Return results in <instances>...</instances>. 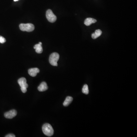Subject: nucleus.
I'll list each match as a JSON object with an SVG mask.
<instances>
[{
  "label": "nucleus",
  "instance_id": "nucleus-1",
  "mask_svg": "<svg viewBox=\"0 0 137 137\" xmlns=\"http://www.w3.org/2000/svg\"><path fill=\"white\" fill-rule=\"evenodd\" d=\"M42 131L44 133L48 136H53L54 134V130L53 127L49 124H45L43 125L42 128Z\"/></svg>",
  "mask_w": 137,
  "mask_h": 137
},
{
  "label": "nucleus",
  "instance_id": "nucleus-2",
  "mask_svg": "<svg viewBox=\"0 0 137 137\" xmlns=\"http://www.w3.org/2000/svg\"><path fill=\"white\" fill-rule=\"evenodd\" d=\"M19 26L21 31L28 32L32 31L35 29L34 25L31 23L21 24Z\"/></svg>",
  "mask_w": 137,
  "mask_h": 137
},
{
  "label": "nucleus",
  "instance_id": "nucleus-3",
  "mask_svg": "<svg viewBox=\"0 0 137 137\" xmlns=\"http://www.w3.org/2000/svg\"><path fill=\"white\" fill-rule=\"evenodd\" d=\"M59 55L57 53H53L51 54L49 57V62L52 66H57V62L59 59Z\"/></svg>",
  "mask_w": 137,
  "mask_h": 137
},
{
  "label": "nucleus",
  "instance_id": "nucleus-4",
  "mask_svg": "<svg viewBox=\"0 0 137 137\" xmlns=\"http://www.w3.org/2000/svg\"><path fill=\"white\" fill-rule=\"evenodd\" d=\"M19 85L21 87V89L23 93L27 92V88H28V85L27 83L26 79L24 77L20 78L18 81Z\"/></svg>",
  "mask_w": 137,
  "mask_h": 137
},
{
  "label": "nucleus",
  "instance_id": "nucleus-5",
  "mask_svg": "<svg viewBox=\"0 0 137 137\" xmlns=\"http://www.w3.org/2000/svg\"><path fill=\"white\" fill-rule=\"evenodd\" d=\"M46 16V18L50 22L54 23L57 20V16L53 13L51 10L49 9L47 10Z\"/></svg>",
  "mask_w": 137,
  "mask_h": 137
},
{
  "label": "nucleus",
  "instance_id": "nucleus-6",
  "mask_svg": "<svg viewBox=\"0 0 137 137\" xmlns=\"http://www.w3.org/2000/svg\"><path fill=\"white\" fill-rule=\"evenodd\" d=\"M17 115V111L14 109L10 110L4 114V116L6 119H12Z\"/></svg>",
  "mask_w": 137,
  "mask_h": 137
},
{
  "label": "nucleus",
  "instance_id": "nucleus-7",
  "mask_svg": "<svg viewBox=\"0 0 137 137\" xmlns=\"http://www.w3.org/2000/svg\"><path fill=\"white\" fill-rule=\"evenodd\" d=\"M39 72V69L37 68H31L28 70V74L32 77H36Z\"/></svg>",
  "mask_w": 137,
  "mask_h": 137
},
{
  "label": "nucleus",
  "instance_id": "nucleus-8",
  "mask_svg": "<svg viewBox=\"0 0 137 137\" xmlns=\"http://www.w3.org/2000/svg\"><path fill=\"white\" fill-rule=\"evenodd\" d=\"M48 89V86L47 84L45 82H42L38 87V90L40 92H43L46 91Z\"/></svg>",
  "mask_w": 137,
  "mask_h": 137
},
{
  "label": "nucleus",
  "instance_id": "nucleus-9",
  "mask_svg": "<svg viewBox=\"0 0 137 137\" xmlns=\"http://www.w3.org/2000/svg\"><path fill=\"white\" fill-rule=\"evenodd\" d=\"M42 45V42H40L39 44H37L34 46V49H35L36 52L37 53L40 54L43 52V48Z\"/></svg>",
  "mask_w": 137,
  "mask_h": 137
},
{
  "label": "nucleus",
  "instance_id": "nucleus-10",
  "mask_svg": "<svg viewBox=\"0 0 137 137\" xmlns=\"http://www.w3.org/2000/svg\"><path fill=\"white\" fill-rule=\"evenodd\" d=\"M97 22V20L93 18H88L85 20L84 24L87 26H90L92 24L94 23Z\"/></svg>",
  "mask_w": 137,
  "mask_h": 137
},
{
  "label": "nucleus",
  "instance_id": "nucleus-11",
  "mask_svg": "<svg viewBox=\"0 0 137 137\" xmlns=\"http://www.w3.org/2000/svg\"><path fill=\"white\" fill-rule=\"evenodd\" d=\"M102 34V32L100 29H97L95 31L94 33H93L91 35V37L94 39H97Z\"/></svg>",
  "mask_w": 137,
  "mask_h": 137
},
{
  "label": "nucleus",
  "instance_id": "nucleus-12",
  "mask_svg": "<svg viewBox=\"0 0 137 137\" xmlns=\"http://www.w3.org/2000/svg\"><path fill=\"white\" fill-rule=\"evenodd\" d=\"M73 101V98L71 97H67L66 98L65 101L63 102V106L65 107L68 106Z\"/></svg>",
  "mask_w": 137,
  "mask_h": 137
},
{
  "label": "nucleus",
  "instance_id": "nucleus-13",
  "mask_svg": "<svg viewBox=\"0 0 137 137\" xmlns=\"http://www.w3.org/2000/svg\"><path fill=\"white\" fill-rule=\"evenodd\" d=\"M83 93L86 94H88L89 93V89L88 86L87 85H85L83 86L82 90Z\"/></svg>",
  "mask_w": 137,
  "mask_h": 137
},
{
  "label": "nucleus",
  "instance_id": "nucleus-14",
  "mask_svg": "<svg viewBox=\"0 0 137 137\" xmlns=\"http://www.w3.org/2000/svg\"><path fill=\"white\" fill-rule=\"evenodd\" d=\"M6 40L3 37L0 36V43L1 44H4L6 42Z\"/></svg>",
  "mask_w": 137,
  "mask_h": 137
},
{
  "label": "nucleus",
  "instance_id": "nucleus-15",
  "mask_svg": "<svg viewBox=\"0 0 137 137\" xmlns=\"http://www.w3.org/2000/svg\"><path fill=\"white\" fill-rule=\"evenodd\" d=\"M5 137H15V136L14 134H7V135L5 136Z\"/></svg>",
  "mask_w": 137,
  "mask_h": 137
},
{
  "label": "nucleus",
  "instance_id": "nucleus-16",
  "mask_svg": "<svg viewBox=\"0 0 137 137\" xmlns=\"http://www.w3.org/2000/svg\"><path fill=\"white\" fill-rule=\"evenodd\" d=\"M19 1V0H14V1H15V2L17 1Z\"/></svg>",
  "mask_w": 137,
  "mask_h": 137
}]
</instances>
